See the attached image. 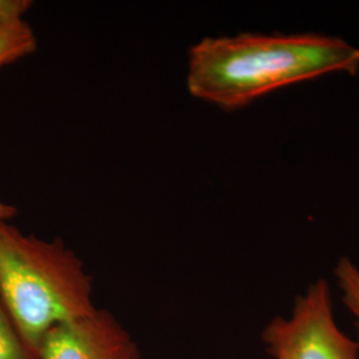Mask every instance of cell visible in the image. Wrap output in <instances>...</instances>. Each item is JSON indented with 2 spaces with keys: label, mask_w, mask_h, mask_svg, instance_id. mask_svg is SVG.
Segmentation results:
<instances>
[{
  "label": "cell",
  "mask_w": 359,
  "mask_h": 359,
  "mask_svg": "<svg viewBox=\"0 0 359 359\" xmlns=\"http://www.w3.org/2000/svg\"><path fill=\"white\" fill-rule=\"evenodd\" d=\"M359 74V48L320 34H238L204 38L188 53L193 97L237 111L276 90L326 75Z\"/></svg>",
  "instance_id": "1"
},
{
  "label": "cell",
  "mask_w": 359,
  "mask_h": 359,
  "mask_svg": "<svg viewBox=\"0 0 359 359\" xmlns=\"http://www.w3.org/2000/svg\"><path fill=\"white\" fill-rule=\"evenodd\" d=\"M92 292L90 274L63 241H46L0 221V298L36 358L51 329L97 309Z\"/></svg>",
  "instance_id": "2"
},
{
  "label": "cell",
  "mask_w": 359,
  "mask_h": 359,
  "mask_svg": "<svg viewBox=\"0 0 359 359\" xmlns=\"http://www.w3.org/2000/svg\"><path fill=\"white\" fill-rule=\"evenodd\" d=\"M274 359H358L359 345L335 323L330 285L310 283L295 298L290 317H274L262 332Z\"/></svg>",
  "instance_id": "3"
},
{
  "label": "cell",
  "mask_w": 359,
  "mask_h": 359,
  "mask_svg": "<svg viewBox=\"0 0 359 359\" xmlns=\"http://www.w3.org/2000/svg\"><path fill=\"white\" fill-rule=\"evenodd\" d=\"M38 358L142 359L132 335L102 309L55 326L41 339Z\"/></svg>",
  "instance_id": "4"
},
{
  "label": "cell",
  "mask_w": 359,
  "mask_h": 359,
  "mask_svg": "<svg viewBox=\"0 0 359 359\" xmlns=\"http://www.w3.org/2000/svg\"><path fill=\"white\" fill-rule=\"evenodd\" d=\"M36 48L38 39L26 20L13 26L0 27V68L26 57Z\"/></svg>",
  "instance_id": "5"
},
{
  "label": "cell",
  "mask_w": 359,
  "mask_h": 359,
  "mask_svg": "<svg viewBox=\"0 0 359 359\" xmlns=\"http://www.w3.org/2000/svg\"><path fill=\"white\" fill-rule=\"evenodd\" d=\"M334 277L342 292V299L346 308L355 318V329L358 333L359 345V268L348 257L338 259L334 268Z\"/></svg>",
  "instance_id": "6"
},
{
  "label": "cell",
  "mask_w": 359,
  "mask_h": 359,
  "mask_svg": "<svg viewBox=\"0 0 359 359\" xmlns=\"http://www.w3.org/2000/svg\"><path fill=\"white\" fill-rule=\"evenodd\" d=\"M0 359H38L27 347L0 298Z\"/></svg>",
  "instance_id": "7"
},
{
  "label": "cell",
  "mask_w": 359,
  "mask_h": 359,
  "mask_svg": "<svg viewBox=\"0 0 359 359\" xmlns=\"http://www.w3.org/2000/svg\"><path fill=\"white\" fill-rule=\"evenodd\" d=\"M32 4L29 0H0V27L25 22V15Z\"/></svg>",
  "instance_id": "8"
},
{
  "label": "cell",
  "mask_w": 359,
  "mask_h": 359,
  "mask_svg": "<svg viewBox=\"0 0 359 359\" xmlns=\"http://www.w3.org/2000/svg\"><path fill=\"white\" fill-rule=\"evenodd\" d=\"M16 213H18V209L15 206L0 201V221H10L15 217Z\"/></svg>",
  "instance_id": "9"
}]
</instances>
